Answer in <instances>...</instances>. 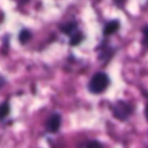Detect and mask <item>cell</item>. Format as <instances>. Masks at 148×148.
Instances as JSON below:
<instances>
[{
  "instance_id": "cell-3",
  "label": "cell",
  "mask_w": 148,
  "mask_h": 148,
  "mask_svg": "<svg viewBox=\"0 0 148 148\" xmlns=\"http://www.w3.org/2000/svg\"><path fill=\"white\" fill-rule=\"evenodd\" d=\"M60 123H61V117H60V114H58V113H54V114H52L50 118H49V120H47V123H46V128H47V131L49 132H57L58 130H59V127H60Z\"/></svg>"
},
{
  "instance_id": "cell-11",
  "label": "cell",
  "mask_w": 148,
  "mask_h": 148,
  "mask_svg": "<svg viewBox=\"0 0 148 148\" xmlns=\"http://www.w3.org/2000/svg\"><path fill=\"white\" fill-rule=\"evenodd\" d=\"M145 114H146V118L148 119V104L146 105V109H145Z\"/></svg>"
},
{
  "instance_id": "cell-4",
  "label": "cell",
  "mask_w": 148,
  "mask_h": 148,
  "mask_svg": "<svg viewBox=\"0 0 148 148\" xmlns=\"http://www.w3.org/2000/svg\"><path fill=\"white\" fill-rule=\"evenodd\" d=\"M119 29V22L118 21H110L109 23H106V25L104 27V36H108V35H112L114 34L117 30Z\"/></svg>"
},
{
  "instance_id": "cell-5",
  "label": "cell",
  "mask_w": 148,
  "mask_h": 148,
  "mask_svg": "<svg viewBox=\"0 0 148 148\" xmlns=\"http://www.w3.org/2000/svg\"><path fill=\"white\" fill-rule=\"evenodd\" d=\"M76 22H68V23H65V24H62L61 25V31L62 32H65V34H67V35H73V34H75L76 32Z\"/></svg>"
},
{
  "instance_id": "cell-1",
  "label": "cell",
  "mask_w": 148,
  "mask_h": 148,
  "mask_svg": "<svg viewBox=\"0 0 148 148\" xmlns=\"http://www.w3.org/2000/svg\"><path fill=\"white\" fill-rule=\"evenodd\" d=\"M110 83L109 76L103 72H97L89 82V90L94 94L103 92Z\"/></svg>"
},
{
  "instance_id": "cell-6",
  "label": "cell",
  "mask_w": 148,
  "mask_h": 148,
  "mask_svg": "<svg viewBox=\"0 0 148 148\" xmlns=\"http://www.w3.org/2000/svg\"><path fill=\"white\" fill-rule=\"evenodd\" d=\"M82 34L81 32H79V31H76L75 34H73L72 35V37H71V42H69V44L71 45H77L81 40H82Z\"/></svg>"
},
{
  "instance_id": "cell-9",
  "label": "cell",
  "mask_w": 148,
  "mask_h": 148,
  "mask_svg": "<svg viewBox=\"0 0 148 148\" xmlns=\"http://www.w3.org/2000/svg\"><path fill=\"white\" fill-rule=\"evenodd\" d=\"M87 148H103V147L98 141H91V142H89Z\"/></svg>"
},
{
  "instance_id": "cell-2",
  "label": "cell",
  "mask_w": 148,
  "mask_h": 148,
  "mask_svg": "<svg viewBox=\"0 0 148 148\" xmlns=\"http://www.w3.org/2000/svg\"><path fill=\"white\" fill-rule=\"evenodd\" d=\"M112 112L116 118H118L120 120H125L131 114V106L127 103L119 101L112 106Z\"/></svg>"
},
{
  "instance_id": "cell-8",
  "label": "cell",
  "mask_w": 148,
  "mask_h": 148,
  "mask_svg": "<svg viewBox=\"0 0 148 148\" xmlns=\"http://www.w3.org/2000/svg\"><path fill=\"white\" fill-rule=\"evenodd\" d=\"M8 112H9V104L7 102H5L0 105V119L5 118L8 114Z\"/></svg>"
},
{
  "instance_id": "cell-7",
  "label": "cell",
  "mask_w": 148,
  "mask_h": 148,
  "mask_svg": "<svg viewBox=\"0 0 148 148\" xmlns=\"http://www.w3.org/2000/svg\"><path fill=\"white\" fill-rule=\"evenodd\" d=\"M30 37H31L30 31L24 29V30H22V31L20 32V37H18V38H20V42L24 44V43H27V42L30 39Z\"/></svg>"
},
{
  "instance_id": "cell-10",
  "label": "cell",
  "mask_w": 148,
  "mask_h": 148,
  "mask_svg": "<svg viewBox=\"0 0 148 148\" xmlns=\"http://www.w3.org/2000/svg\"><path fill=\"white\" fill-rule=\"evenodd\" d=\"M143 32H145V37H146V38L148 39V27H146V28H145Z\"/></svg>"
}]
</instances>
